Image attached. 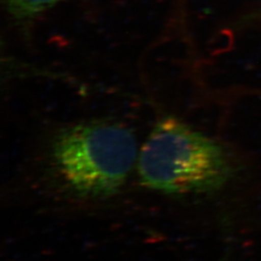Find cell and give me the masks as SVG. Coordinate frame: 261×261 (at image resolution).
Masks as SVG:
<instances>
[{"label":"cell","instance_id":"1","mask_svg":"<svg viewBox=\"0 0 261 261\" xmlns=\"http://www.w3.org/2000/svg\"><path fill=\"white\" fill-rule=\"evenodd\" d=\"M47 156L53 178L83 199L116 195L139 158L137 139L130 128L108 120L61 128L50 140Z\"/></svg>","mask_w":261,"mask_h":261},{"label":"cell","instance_id":"2","mask_svg":"<svg viewBox=\"0 0 261 261\" xmlns=\"http://www.w3.org/2000/svg\"><path fill=\"white\" fill-rule=\"evenodd\" d=\"M138 170L143 186L180 196L218 192L235 173L222 143L172 116L154 125L140 148Z\"/></svg>","mask_w":261,"mask_h":261},{"label":"cell","instance_id":"3","mask_svg":"<svg viewBox=\"0 0 261 261\" xmlns=\"http://www.w3.org/2000/svg\"><path fill=\"white\" fill-rule=\"evenodd\" d=\"M63 0H3L10 14L16 19H29L51 8Z\"/></svg>","mask_w":261,"mask_h":261}]
</instances>
